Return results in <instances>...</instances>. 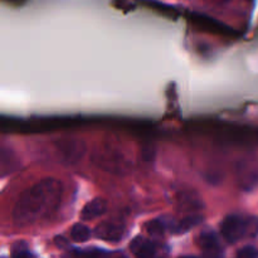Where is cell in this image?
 Segmentation results:
<instances>
[{
  "instance_id": "cell-1",
  "label": "cell",
  "mask_w": 258,
  "mask_h": 258,
  "mask_svg": "<svg viewBox=\"0 0 258 258\" xmlns=\"http://www.w3.org/2000/svg\"><path fill=\"white\" fill-rule=\"evenodd\" d=\"M63 191L62 181L54 178L43 179L23 191L13 208L15 226H33L49 216L60 204Z\"/></svg>"
},
{
  "instance_id": "cell-2",
  "label": "cell",
  "mask_w": 258,
  "mask_h": 258,
  "mask_svg": "<svg viewBox=\"0 0 258 258\" xmlns=\"http://www.w3.org/2000/svg\"><path fill=\"white\" fill-rule=\"evenodd\" d=\"M95 166L108 174L117 176L127 175L133 169V161L125 151L111 144H101L91 154Z\"/></svg>"
},
{
  "instance_id": "cell-3",
  "label": "cell",
  "mask_w": 258,
  "mask_h": 258,
  "mask_svg": "<svg viewBox=\"0 0 258 258\" xmlns=\"http://www.w3.org/2000/svg\"><path fill=\"white\" fill-rule=\"evenodd\" d=\"M221 234L228 243H237L244 237L258 236V217L231 213L221 222Z\"/></svg>"
},
{
  "instance_id": "cell-4",
  "label": "cell",
  "mask_w": 258,
  "mask_h": 258,
  "mask_svg": "<svg viewBox=\"0 0 258 258\" xmlns=\"http://www.w3.org/2000/svg\"><path fill=\"white\" fill-rule=\"evenodd\" d=\"M55 153L60 161L67 165H75L80 163L87 153V144L83 139L76 136H63L54 141Z\"/></svg>"
},
{
  "instance_id": "cell-5",
  "label": "cell",
  "mask_w": 258,
  "mask_h": 258,
  "mask_svg": "<svg viewBox=\"0 0 258 258\" xmlns=\"http://www.w3.org/2000/svg\"><path fill=\"white\" fill-rule=\"evenodd\" d=\"M236 179L239 188L251 191L258 185V163L254 159L243 158L236 164Z\"/></svg>"
},
{
  "instance_id": "cell-6",
  "label": "cell",
  "mask_w": 258,
  "mask_h": 258,
  "mask_svg": "<svg viewBox=\"0 0 258 258\" xmlns=\"http://www.w3.org/2000/svg\"><path fill=\"white\" fill-rule=\"evenodd\" d=\"M93 233L97 238L102 239V241L116 243V242L121 241V238L125 234V224L117 219H108V221L98 223Z\"/></svg>"
},
{
  "instance_id": "cell-7",
  "label": "cell",
  "mask_w": 258,
  "mask_h": 258,
  "mask_svg": "<svg viewBox=\"0 0 258 258\" xmlns=\"http://www.w3.org/2000/svg\"><path fill=\"white\" fill-rule=\"evenodd\" d=\"M130 249L136 258H161L160 246L143 236L135 237L131 241Z\"/></svg>"
},
{
  "instance_id": "cell-8",
  "label": "cell",
  "mask_w": 258,
  "mask_h": 258,
  "mask_svg": "<svg viewBox=\"0 0 258 258\" xmlns=\"http://www.w3.org/2000/svg\"><path fill=\"white\" fill-rule=\"evenodd\" d=\"M175 219L171 218V217H159V218L151 219V221H148L145 224H144V228H145L146 233L150 237H155V238H159V237L163 236L166 231H173L174 226H175Z\"/></svg>"
},
{
  "instance_id": "cell-9",
  "label": "cell",
  "mask_w": 258,
  "mask_h": 258,
  "mask_svg": "<svg viewBox=\"0 0 258 258\" xmlns=\"http://www.w3.org/2000/svg\"><path fill=\"white\" fill-rule=\"evenodd\" d=\"M108 208L107 201L103 198H95L92 201L88 202L87 204H85V207L82 208L80 214L81 221L83 222H91L95 221V219L100 218L101 216L106 213Z\"/></svg>"
},
{
  "instance_id": "cell-10",
  "label": "cell",
  "mask_w": 258,
  "mask_h": 258,
  "mask_svg": "<svg viewBox=\"0 0 258 258\" xmlns=\"http://www.w3.org/2000/svg\"><path fill=\"white\" fill-rule=\"evenodd\" d=\"M176 203L181 212H190V214L197 213L203 208V202H202L201 197L190 190L180 191L176 198Z\"/></svg>"
},
{
  "instance_id": "cell-11",
  "label": "cell",
  "mask_w": 258,
  "mask_h": 258,
  "mask_svg": "<svg viewBox=\"0 0 258 258\" xmlns=\"http://www.w3.org/2000/svg\"><path fill=\"white\" fill-rule=\"evenodd\" d=\"M191 19H193L194 23L199 25V27L204 28V29L212 30L213 33H221V34H232L233 33V29H231L229 27L224 25L223 23L218 22L214 18L207 17L204 14H191Z\"/></svg>"
},
{
  "instance_id": "cell-12",
  "label": "cell",
  "mask_w": 258,
  "mask_h": 258,
  "mask_svg": "<svg viewBox=\"0 0 258 258\" xmlns=\"http://www.w3.org/2000/svg\"><path fill=\"white\" fill-rule=\"evenodd\" d=\"M62 258H113V253L102 248H68Z\"/></svg>"
},
{
  "instance_id": "cell-13",
  "label": "cell",
  "mask_w": 258,
  "mask_h": 258,
  "mask_svg": "<svg viewBox=\"0 0 258 258\" xmlns=\"http://www.w3.org/2000/svg\"><path fill=\"white\" fill-rule=\"evenodd\" d=\"M203 219L204 217L202 216V214H198V213L189 214V216L181 218L180 221H176L175 226H174L173 231L171 232L175 234L186 233V232H189L190 229L196 228L197 226H199V224L203 222Z\"/></svg>"
},
{
  "instance_id": "cell-14",
  "label": "cell",
  "mask_w": 258,
  "mask_h": 258,
  "mask_svg": "<svg viewBox=\"0 0 258 258\" xmlns=\"http://www.w3.org/2000/svg\"><path fill=\"white\" fill-rule=\"evenodd\" d=\"M91 234H92V232H91L90 227L86 226L85 223H81V222L73 224L72 228H71V238L77 243L87 242L91 238Z\"/></svg>"
},
{
  "instance_id": "cell-15",
  "label": "cell",
  "mask_w": 258,
  "mask_h": 258,
  "mask_svg": "<svg viewBox=\"0 0 258 258\" xmlns=\"http://www.w3.org/2000/svg\"><path fill=\"white\" fill-rule=\"evenodd\" d=\"M199 244L203 251H211V249L221 248L219 246V238L213 231H204L199 236Z\"/></svg>"
},
{
  "instance_id": "cell-16",
  "label": "cell",
  "mask_w": 258,
  "mask_h": 258,
  "mask_svg": "<svg viewBox=\"0 0 258 258\" xmlns=\"http://www.w3.org/2000/svg\"><path fill=\"white\" fill-rule=\"evenodd\" d=\"M141 2L145 3V5L150 7L151 9L161 12V14L169 15V17H176V12L173 7H169V5L163 4L160 2H156V0H141Z\"/></svg>"
},
{
  "instance_id": "cell-17",
  "label": "cell",
  "mask_w": 258,
  "mask_h": 258,
  "mask_svg": "<svg viewBox=\"0 0 258 258\" xmlns=\"http://www.w3.org/2000/svg\"><path fill=\"white\" fill-rule=\"evenodd\" d=\"M12 258H37L33 252L28 249L25 242H17L13 246L12 249Z\"/></svg>"
},
{
  "instance_id": "cell-18",
  "label": "cell",
  "mask_w": 258,
  "mask_h": 258,
  "mask_svg": "<svg viewBox=\"0 0 258 258\" xmlns=\"http://www.w3.org/2000/svg\"><path fill=\"white\" fill-rule=\"evenodd\" d=\"M237 258H258V249L252 246H246L237 252Z\"/></svg>"
},
{
  "instance_id": "cell-19",
  "label": "cell",
  "mask_w": 258,
  "mask_h": 258,
  "mask_svg": "<svg viewBox=\"0 0 258 258\" xmlns=\"http://www.w3.org/2000/svg\"><path fill=\"white\" fill-rule=\"evenodd\" d=\"M155 148L153 145H145L141 149V156H143L144 161H153L155 158Z\"/></svg>"
},
{
  "instance_id": "cell-20",
  "label": "cell",
  "mask_w": 258,
  "mask_h": 258,
  "mask_svg": "<svg viewBox=\"0 0 258 258\" xmlns=\"http://www.w3.org/2000/svg\"><path fill=\"white\" fill-rule=\"evenodd\" d=\"M203 258H222V249H211V251H203Z\"/></svg>"
},
{
  "instance_id": "cell-21",
  "label": "cell",
  "mask_w": 258,
  "mask_h": 258,
  "mask_svg": "<svg viewBox=\"0 0 258 258\" xmlns=\"http://www.w3.org/2000/svg\"><path fill=\"white\" fill-rule=\"evenodd\" d=\"M54 243H55V246H57L58 248H60V249H67L68 246H70V244H68L67 239H66L64 237H59V236L55 237Z\"/></svg>"
},
{
  "instance_id": "cell-22",
  "label": "cell",
  "mask_w": 258,
  "mask_h": 258,
  "mask_svg": "<svg viewBox=\"0 0 258 258\" xmlns=\"http://www.w3.org/2000/svg\"><path fill=\"white\" fill-rule=\"evenodd\" d=\"M179 258H198V257H194V256H181Z\"/></svg>"
}]
</instances>
